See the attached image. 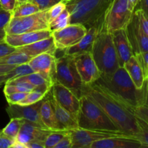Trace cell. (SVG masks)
<instances>
[{
	"mask_svg": "<svg viewBox=\"0 0 148 148\" xmlns=\"http://www.w3.org/2000/svg\"><path fill=\"white\" fill-rule=\"evenodd\" d=\"M82 95L92 98L112 121L119 131L135 138L140 132L137 117L127 107L96 83L84 85Z\"/></svg>",
	"mask_w": 148,
	"mask_h": 148,
	"instance_id": "cell-1",
	"label": "cell"
},
{
	"mask_svg": "<svg viewBox=\"0 0 148 148\" xmlns=\"http://www.w3.org/2000/svg\"><path fill=\"white\" fill-rule=\"evenodd\" d=\"M95 83L128 108L145 105L144 85L141 89H138L124 67L120 66L111 75H101Z\"/></svg>",
	"mask_w": 148,
	"mask_h": 148,
	"instance_id": "cell-2",
	"label": "cell"
},
{
	"mask_svg": "<svg viewBox=\"0 0 148 148\" xmlns=\"http://www.w3.org/2000/svg\"><path fill=\"white\" fill-rule=\"evenodd\" d=\"M114 0H67L70 23L83 25L87 29L103 25L104 17Z\"/></svg>",
	"mask_w": 148,
	"mask_h": 148,
	"instance_id": "cell-3",
	"label": "cell"
},
{
	"mask_svg": "<svg viewBox=\"0 0 148 148\" xmlns=\"http://www.w3.org/2000/svg\"><path fill=\"white\" fill-rule=\"evenodd\" d=\"M77 124L79 129L84 130L119 132L102 108L86 95L80 98Z\"/></svg>",
	"mask_w": 148,
	"mask_h": 148,
	"instance_id": "cell-4",
	"label": "cell"
},
{
	"mask_svg": "<svg viewBox=\"0 0 148 148\" xmlns=\"http://www.w3.org/2000/svg\"><path fill=\"white\" fill-rule=\"evenodd\" d=\"M91 53L101 75H111L120 67L112 34L103 28L95 38Z\"/></svg>",
	"mask_w": 148,
	"mask_h": 148,
	"instance_id": "cell-5",
	"label": "cell"
},
{
	"mask_svg": "<svg viewBox=\"0 0 148 148\" xmlns=\"http://www.w3.org/2000/svg\"><path fill=\"white\" fill-rule=\"evenodd\" d=\"M56 82L70 90L79 98L82 96L84 85L77 70L73 56L64 54L56 58Z\"/></svg>",
	"mask_w": 148,
	"mask_h": 148,
	"instance_id": "cell-6",
	"label": "cell"
},
{
	"mask_svg": "<svg viewBox=\"0 0 148 148\" xmlns=\"http://www.w3.org/2000/svg\"><path fill=\"white\" fill-rule=\"evenodd\" d=\"M47 10L25 17H12L7 25L4 27L6 34H21L29 32L49 29Z\"/></svg>",
	"mask_w": 148,
	"mask_h": 148,
	"instance_id": "cell-7",
	"label": "cell"
},
{
	"mask_svg": "<svg viewBox=\"0 0 148 148\" xmlns=\"http://www.w3.org/2000/svg\"><path fill=\"white\" fill-rule=\"evenodd\" d=\"M133 13L129 7V0H114L104 17L103 29L109 33L125 29Z\"/></svg>",
	"mask_w": 148,
	"mask_h": 148,
	"instance_id": "cell-8",
	"label": "cell"
},
{
	"mask_svg": "<svg viewBox=\"0 0 148 148\" xmlns=\"http://www.w3.org/2000/svg\"><path fill=\"white\" fill-rule=\"evenodd\" d=\"M69 132L72 139V148H85L94 142L105 138L130 137L120 132L100 131L79 128Z\"/></svg>",
	"mask_w": 148,
	"mask_h": 148,
	"instance_id": "cell-9",
	"label": "cell"
},
{
	"mask_svg": "<svg viewBox=\"0 0 148 148\" xmlns=\"http://www.w3.org/2000/svg\"><path fill=\"white\" fill-rule=\"evenodd\" d=\"M87 31L88 29L83 25L70 23L61 30L53 31L51 36L57 50L64 51L77 43L86 34Z\"/></svg>",
	"mask_w": 148,
	"mask_h": 148,
	"instance_id": "cell-10",
	"label": "cell"
},
{
	"mask_svg": "<svg viewBox=\"0 0 148 148\" xmlns=\"http://www.w3.org/2000/svg\"><path fill=\"white\" fill-rule=\"evenodd\" d=\"M50 93L55 101L77 121L80 108V98L62 84L56 82L51 88Z\"/></svg>",
	"mask_w": 148,
	"mask_h": 148,
	"instance_id": "cell-11",
	"label": "cell"
},
{
	"mask_svg": "<svg viewBox=\"0 0 148 148\" xmlns=\"http://www.w3.org/2000/svg\"><path fill=\"white\" fill-rule=\"evenodd\" d=\"M77 70L83 85H91L101 77V72L94 61L91 52L81 53L74 57Z\"/></svg>",
	"mask_w": 148,
	"mask_h": 148,
	"instance_id": "cell-12",
	"label": "cell"
},
{
	"mask_svg": "<svg viewBox=\"0 0 148 148\" xmlns=\"http://www.w3.org/2000/svg\"><path fill=\"white\" fill-rule=\"evenodd\" d=\"M28 64L33 72L40 74L52 85L56 82V55L44 53L32 57Z\"/></svg>",
	"mask_w": 148,
	"mask_h": 148,
	"instance_id": "cell-13",
	"label": "cell"
},
{
	"mask_svg": "<svg viewBox=\"0 0 148 148\" xmlns=\"http://www.w3.org/2000/svg\"><path fill=\"white\" fill-rule=\"evenodd\" d=\"M43 100L31 105H9V106L6 108V111L10 119H22L25 121L33 123L43 129H47L42 122L40 115V108Z\"/></svg>",
	"mask_w": 148,
	"mask_h": 148,
	"instance_id": "cell-14",
	"label": "cell"
},
{
	"mask_svg": "<svg viewBox=\"0 0 148 148\" xmlns=\"http://www.w3.org/2000/svg\"><path fill=\"white\" fill-rule=\"evenodd\" d=\"M125 30L134 55L148 51V36L140 27L134 13Z\"/></svg>",
	"mask_w": 148,
	"mask_h": 148,
	"instance_id": "cell-15",
	"label": "cell"
},
{
	"mask_svg": "<svg viewBox=\"0 0 148 148\" xmlns=\"http://www.w3.org/2000/svg\"><path fill=\"white\" fill-rule=\"evenodd\" d=\"M103 28V25H96L89 27L86 34L77 43L64 50V54L75 57L81 53L91 52L95 38Z\"/></svg>",
	"mask_w": 148,
	"mask_h": 148,
	"instance_id": "cell-16",
	"label": "cell"
},
{
	"mask_svg": "<svg viewBox=\"0 0 148 148\" xmlns=\"http://www.w3.org/2000/svg\"><path fill=\"white\" fill-rule=\"evenodd\" d=\"M51 132V130L43 129L24 120L15 141L25 145L34 141H45L47 136Z\"/></svg>",
	"mask_w": 148,
	"mask_h": 148,
	"instance_id": "cell-17",
	"label": "cell"
},
{
	"mask_svg": "<svg viewBox=\"0 0 148 148\" xmlns=\"http://www.w3.org/2000/svg\"><path fill=\"white\" fill-rule=\"evenodd\" d=\"M51 34L52 32L49 29L21 33V34H6L4 40L9 45L17 49L47 38L51 36Z\"/></svg>",
	"mask_w": 148,
	"mask_h": 148,
	"instance_id": "cell-18",
	"label": "cell"
},
{
	"mask_svg": "<svg viewBox=\"0 0 148 148\" xmlns=\"http://www.w3.org/2000/svg\"><path fill=\"white\" fill-rule=\"evenodd\" d=\"M114 46L116 51L119 66L123 67L124 64L134 56L131 44L130 43L125 29H121L111 33Z\"/></svg>",
	"mask_w": 148,
	"mask_h": 148,
	"instance_id": "cell-19",
	"label": "cell"
},
{
	"mask_svg": "<svg viewBox=\"0 0 148 148\" xmlns=\"http://www.w3.org/2000/svg\"><path fill=\"white\" fill-rule=\"evenodd\" d=\"M49 95V94H48ZM49 102L51 105L52 108L54 112L55 117L57 121L58 124L62 131H71L79 128L77 124V121L75 117L72 116L68 111L64 108H62L51 96H48Z\"/></svg>",
	"mask_w": 148,
	"mask_h": 148,
	"instance_id": "cell-20",
	"label": "cell"
},
{
	"mask_svg": "<svg viewBox=\"0 0 148 148\" xmlns=\"http://www.w3.org/2000/svg\"><path fill=\"white\" fill-rule=\"evenodd\" d=\"M16 50L17 51L25 53L31 57H34V56L44 53L56 55L57 49L55 46L53 38L51 36L47 38L38 40V41L31 43V44L17 48Z\"/></svg>",
	"mask_w": 148,
	"mask_h": 148,
	"instance_id": "cell-21",
	"label": "cell"
},
{
	"mask_svg": "<svg viewBox=\"0 0 148 148\" xmlns=\"http://www.w3.org/2000/svg\"><path fill=\"white\" fill-rule=\"evenodd\" d=\"M140 142L134 137H117L94 142L85 148H139Z\"/></svg>",
	"mask_w": 148,
	"mask_h": 148,
	"instance_id": "cell-22",
	"label": "cell"
},
{
	"mask_svg": "<svg viewBox=\"0 0 148 148\" xmlns=\"http://www.w3.org/2000/svg\"><path fill=\"white\" fill-rule=\"evenodd\" d=\"M40 115L42 122L48 130L51 131H62L58 124L54 112L48 99L47 95L42 101L40 108Z\"/></svg>",
	"mask_w": 148,
	"mask_h": 148,
	"instance_id": "cell-23",
	"label": "cell"
},
{
	"mask_svg": "<svg viewBox=\"0 0 148 148\" xmlns=\"http://www.w3.org/2000/svg\"><path fill=\"white\" fill-rule=\"evenodd\" d=\"M123 67L126 69L129 76L133 81L135 86L138 89H141L144 85L145 78L143 71L141 66L139 64L135 56H132L125 64Z\"/></svg>",
	"mask_w": 148,
	"mask_h": 148,
	"instance_id": "cell-24",
	"label": "cell"
},
{
	"mask_svg": "<svg viewBox=\"0 0 148 148\" xmlns=\"http://www.w3.org/2000/svg\"><path fill=\"white\" fill-rule=\"evenodd\" d=\"M51 88H49V87L47 86L34 88L33 90L27 93L25 98L23 101H22L19 105H31V104H34L36 103L42 101V100L46 98V95L50 92Z\"/></svg>",
	"mask_w": 148,
	"mask_h": 148,
	"instance_id": "cell-25",
	"label": "cell"
},
{
	"mask_svg": "<svg viewBox=\"0 0 148 148\" xmlns=\"http://www.w3.org/2000/svg\"><path fill=\"white\" fill-rule=\"evenodd\" d=\"M34 89V87L31 84L25 81L17 80L15 79H9L5 83L4 88V94L12 93L16 92H29Z\"/></svg>",
	"mask_w": 148,
	"mask_h": 148,
	"instance_id": "cell-26",
	"label": "cell"
},
{
	"mask_svg": "<svg viewBox=\"0 0 148 148\" xmlns=\"http://www.w3.org/2000/svg\"><path fill=\"white\" fill-rule=\"evenodd\" d=\"M31 56L25 54L22 52L17 51L15 50L13 53L0 58V64L4 65H18L23 64H27L29 61L31 59Z\"/></svg>",
	"mask_w": 148,
	"mask_h": 148,
	"instance_id": "cell-27",
	"label": "cell"
},
{
	"mask_svg": "<svg viewBox=\"0 0 148 148\" xmlns=\"http://www.w3.org/2000/svg\"><path fill=\"white\" fill-rule=\"evenodd\" d=\"M38 12H40V10L36 4L29 1H26L24 2L17 3L14 10L12 11V17H25Z\"/></svg>",
	"mask_w": 148,
	"mask_h": 148,
	"instance_id": "cell-28",
	"label": "cell"
},
{
	"mask_svg": "<svg viewBox=\"0 0 148 148\" xmlns=\"http://www.w3.org/2000/svg\"><path fill=\"white\" fill-rule=\"evenodd\" d=\"M23 122H24V120L22 119H11L8 124L3 130H1V133L7 137L15 140L20 132Z\"/></svg>",
	"mask_w": 148,
	"mask_h": 148,
	"instance_id": "cell-29",
	"label": "cell"
},
{
	"mask_svg": "<svg viewBox=\"0 0 148 148\" xmlns=\"http://www.w3.org/2000/svg\"><path fill=\"white\" fill-rule=\"evenodd\" d=\"M14 79H17V80L25 81V82H28V83L31 84L34 88L41 86H47L49 88H51L52 85H53L49 81L46 80L42 75H40L38 73H36V72H33V73L29 74L27 75H25V76L20 77L14 78Z\"/></svg>",
	"mask_w": 148,
	"mask_h": 148,
	"instance_id": "cell-30",
	"label": "cell"
},
{
	"mask_svg": "<svg viewBox=\"0 0 148 148\" xmlns=\"http://www.w3.org/2000/svg\"><path fill=\"white\" fill-rule=\"evenodd\" d=\"M70 24V13L66 8L57 17L49 23V30L51 32L61 30Z\"/></svg>",
	"mask_w": 148,
	"mask_h": 148,
	"instance_id": "cell-31",
	"label": "cell"
},
{
	"mask_svg": "<svg viewBox=\"0 0 148 148\" xmlns=\"http://www.w3.org/2000/svg\"><path fill=\"white\" fill-rule=\"evenodd\" d=\"M140 132L136 136L135 139L140 143L139 148H148V124L140 119L137 118Z\"/></svg>",
	"mask_w": 148,
	"mask_h": 148,
	"instance_id": "cell-32",
	"label": "cell"
},
{
	"mask_svg": "<svg viewBox=\"0 0 148 148\" xmlns=\"http://www.w3.org/2000/svg\"><path fill=\"white\" fill-rule=\"evenodd\" d=\"M69 131H52L45 140L46 148H51L61 141Z\"/></svg>",
	"mask_w": 148,
	"mask_h": 148,
	"instance_id": "cell-33",
	"label": "cell"
},
{
	"mask_svg": "<svg viewBox=\"0 0 148 148\" xmlns=\"http://www.w3.org/2000/svg\"><path fill=\"white\" fill-rule=\"evenodd\" d=\"M67 0H64L60 1L56 4L53 5L50 9L47 10V17L49 20V24L50 22L54 20L56 17H57L64 10L66 9V4Z\"/></svg>",
	"mask_w": 148,
	"mask_h": 148,
	"instance_id": "cell-34",
	"label": "cell"
},
{
	"mask_svg": "<svg viewBox=\"0 0 148 148\" xmlns=\"http://www.w3.org/2000/svg\"><path fill=\"white\" fill-rule=\"evenodd\" d=\"M10 73L12 75V79L14 78L20 77L25 76V75H27L29 74L33 73V70L31 69L30 65L27 64H23L18 65L16 66L14 69L12 71H10Z\"/></svg>",
	"mask_w": 148,
	"mask_h": 148,
	"instance_id": "cell-35",
	"label": "cell"
},
{
	"mask_svg": "<svg viewBox=\"0 0 148 148\" xmlns=\"http://www.w3.org/2000/svg\"><path fill=\"white\" fill-rule=\"evenodd\" d=\"M27 93L28 92H16L4 95H5L6 100L8 102L9 105H13V104H20V103L25 98Z\"/></svg>",
	"mask_w": 148,
	"mask_h": 148,
	"instance_id": "cell-36",
	"label": "cell"
},
{
	"mask_svg": "<svg viewBox=\"0 0 148 148\" xmlns=\"http://www.w3.org/2000/svg\"><path fill=\"white\" fill-rule=\"evenodd\" d=\"M137 118L140 119L148 124V106L145 105L140 106L135 108H129Z\"/></svg>",
	"mask_w": 148,
	"mask_h": 148,
	"instance_id": "cell-37",
	"label": "cell"
},
{
	"mask_svg": "<svg viewBox=\"0 0 148 148\" xmlns=\"http://www.w3.org/2000/svg\"><path fill=\"white\" fill-rule=\"evenodd\" d=\"M27 1L36 4L38 7L40 11H44L49 10L53 5L64 0H27Z\"/></svg>",
	"mask_w": 148,
	"mask_h": 148,
	"instance_id": "cell-38",
	"label": "cell"
},
{
	"mask_svg": "<svg viewBox=\"0 0 148 148\" xmlns=\"http://www.w3.org/2000/svg\"><path fill=\"white\" fill-rule=\"evenodd\" d=\"M134 13L137 17L140 27L148 36V17L141 10H135Z\"/></svg>",
	"mask_w": 148,
	"mask_h": 148,
	"instance_id": "cell-39",
	"label": "cell"
},
{
	"mask_svg": "<svg viewBox=\"0 0 148 148\" xmlns=\"http://www.w3.org/2000/svg\"><path fill=\"white\" fill-rule=\"evenodd\" d=\"M143 71L145 78L148 77V51L134 55Z\"/></svg>",
	"mask_w": 148,
	"mask_h": 148,
	"instance_id": "cell-40",
	"label": "cell"
},
{
	"mask_svg": "<svg viewBox=\"0 0 148 148\" xmlns=\"http://www.w3.org/2000/svg\"><path fill=\"white\" fill-rule=\"evenodd\" d=\"M12 17V12L6 11L0 8V30L4 29V27L7 25L10 20Z\"/></svg>",
	"mask_w": 148,
	"mask_h": 148,
	"instance_id": "cell-41",
	"label": "cell"
},
{
	"mask_svg": "<svg viewBox=\"0 0 148 148\" xmlns=\"http://www.w3.org/2000/svg\"><path fill=\"white\" fill-rule=\"evenodd\" d=\"M15 50L16 48L9 45L7 42H5V40L0 42V58H2L13 53L15 51Z\"/></svg>",
	"mask_w": 148,
	"mask_h": 148,
	"instance_id": "cell-42",
	"label": "cell"
},
{
	"mask_svg": "<svg viewBox=\"0 0 148 148\" xmlns=\"http://www.w3.org/2000/svg\"><path fill=\"white\" fill-rule=\"evenodd\" d=\"M17 4V0H0V7L6 11L12 12Z\"/></svg>",
	"mask_w": 148,
	"mask_h": 148,
	"instance_id": "cell-43",
	"label": "cell"
},
{
	"mask_svg": "<svg viewBox=\"0 0 148 148\" xmlns=\"http://www.w3.org/2000/svg\"><path fill=\"white\" fill-rule=\"evenodd\" d=\"M51 148H72V139L69 132L59 143Z\"/></svg>",
	"mask_w": 148,
	"mask_h": 148,
	"instance_id": "cell-44",
	"label": "cell"
},
{
	"mask_svg": "<svg viewBox=\"0 0 148 148\" xmlns=\"http://www.w3.org/2000/svg\"><path fill=\"white\" fill-rule=\"evenodd\" d=\"M15 143V140L10 138L0 132V148H8Z\"/></svg>",
	"mask_w": 148,
	"mask_h": 148,
	"instance_id": "cell-45",
	"label": "cell"
},
{
	"mask_svg": "<svg viewBox=\"0 0 148 148\" xmlns=\"http://www.w3.org/2000/svg\"><path fill=\"white\" fill-rule=\"evenodd\" d=\"M143 10V12L148 17V0H140V1L134 9V10Z\"/></svg>",
	"mask_w": 148,
	"mask_h": 148,
	"instance_id": "cell-46",
	"label": "cell"
},
{
	"mask_svg": "<svg viewBox=\"0 0 148 148\" xmlns=\"http://www.w3.org/2000/svg\"><path fill=\"white\" fill-rule=\"evenodd\" d=\"M15 65H4V64H0V75H3V74H7L10 72V71L12 70Z\"/></svg>",
	"mask_w": 148,
	"mask_h": 148,
	"instance_id": "cell-47",
	"label": "cell"
},
{
	"mask_svg": "<svg viewBox=\"0 0 148 148\" xmlns=\"http://www.w3.org/2000/svg\"><path fill=\"white\" fill-rule=\"evenodd\" d=\"M27 145L30 148H46L44 141H34L27 143Z\"/></svg>",
	"mask_w": 148,
	"mask_h": 148,
	"instance_id": "cell-48",
	"label": "cell"
},
{
	"mask_svg": "<svg viewBox=\"0 0 148 148\" xmlns=\"http://www.w3.org/2000/svg\"><path fill=\"white\" fill-rule=\"evenodd\" d=\"M12 79V75L10 74V72H8L7 74H3V75H0V87L2 85H5L6 82L9 80V79Z\"/></svg>",
	"mask_w": 148,
	"mask_h": 148,
	"instance_id": "cell-49",
	"label": "cell"
},
{
	"mask_svg": "<svg viewBox=\"0 0 148 148\" xmlns=\"http://www.w3.org/2000/svg\"><path fill=\"white\" fill-rule=\"evenodd\" d=\"M145 88V105L148 106V77H147L144 82Z\"/></svg>",
	"mask_w": 148,
	"mask_h": 148,
	"instance_id": "cell-50",
	"label": "cell"
},
{
	"mask_svg": "<svg viewBox=\"0 0 148 148\" xmlns=\"http://www.w3.org/2000/svg\"><path fill=\"white\" fill-rule=\"evenodd\" d=\"M140 0H129V7L132 11L134 12V9H135L136 6L139 3Z\"/></svg>",
	"mask_w": 148,
	"mask_h": 148,
	"instance_id": "cell-51",
	"label": "cell"
},
{
	"mask_svg": "<svg viewBox=\"0 0 148 148\" xmlns=\"http://www.w3.org/2000/svg\"><path fill=\"white\" fill-rule=\"evenodd\" d=\"M14 148H30L27 145L23 144V143H20L18 142H16L14 143Z\"/></svg>",
	"mask_w": 148,
	"mask_h": 148,
	"instance_id": "cell-52",
	"label": "cell"
},
{
	"mask_svg": "<svg viewBox=\"0 0 148 148\" xmlns=\"http://www.w3.org/2000/svg\"><path fill=\"white\" fill-rule=\"evenodd\" d=\"M5 36H6V33L4 29L0 30V42L4 41V38H5Z\"/></svg>",
	"mask_w": 148,
	"mask_h": 148,
	"instance_id": "cell-53",
	"label": "cell"
},
{
	"mask_svg": "<svg viewBox=\"0 0 148 148\" xmlns=\"http://www.w3.org/2000/svg\"><path fill=\"white\" fill-rule=\"evenodd\" d=\"M27 1V0H17V3H21V2H24V1Z\"/></svg>",
	"mask_w": 148,
	"mask_h": 148,
	"instance_id": "cell-54",
	"label": "cell"
},
{
	"mask_svg": "<svg viewBox=\"0 0 148 148\" xmlns=\"http://www.w3.org/2000/svg\"><path fill=\"white\" fill-rule=\"evenodd\" d=\"M14 144H13L12 145L10 146V147H9L8 148H14Z\"/></svg>",
	"mask_w": 148,
	"mask_h": 148,
	"instance_id": "cell-55",
	"label": "cell"
},
{
	"mask_svg": "<svg viewBox=\"0 0 148 148\" xmlns=\"http://www.w3.org/2000/svg\"><path fill=\"white\" fill-rule=\"evenodd\" d=\"M1 132V130H0V132Z\"/></svg>",
	"mask_w": 148,
	"mask_h": 148,
	"instance_id": "cell-56",
	"label": "cell"
},
{
	"mask_svg": "<svg viewBox=\"0 0 148 148\" xmlns=\"http://www.w3.org/2000/svg\"><path fill=\"white\" fill-rule=\"evenodd\" d=\"M0 8H1V7H0Z\"/></svg>",
	"mask_w": 148,
	"mask_h": 148,
	"instance_id": "cell-57",
	"label": "cell"
}]
</instances>
